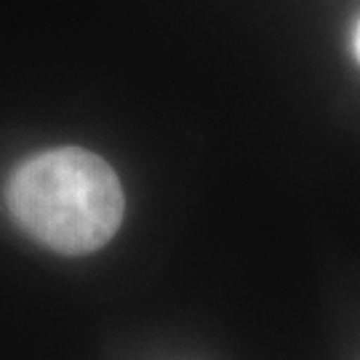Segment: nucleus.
<instances>
[{"label": "nucleus", "mask_w": 360, "mask_h": 360, "mask_svg": "<svg viewBox=\"0 0 360 360\" xmlns=\"http://www.w3.org/2000/svg\"><path fill=\"white\" fill-rule=\"evenodd\" d=\"M352 51H355V59L360 65V22L355 25V32H352Z\"/></svg>", "instance_id": "obj_2"}, {"label": "nucleus", "mask_w": 360, "mask_h": 360, "mask_svg": "<svg viewBox=\"0 0 360 360\" xmlns=\"http://www.w3.org/2000/svg\"><path fill=\"white\" fill-rule=\"evenodd\" d=\"M6 206L32 240L56 254L80 257L112 240L126 200L104 158L80 147H56L27 158L13 171Z\"/></svg>", "instance_id": "obj_1"}]
</instances>
